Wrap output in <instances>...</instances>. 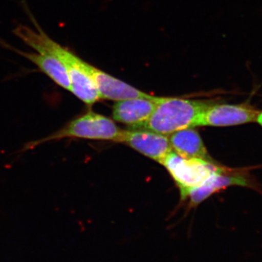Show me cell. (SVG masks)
<instances>
[{
    "mask_svg": "<svg viewBox=\"0 0 262 262\" xmlns=\"http://www.w3.org/2000/svg\"><path fill=\"white\" fill-rule=\"evenodd\" d=\"M211 103L159 97L154 111L141 128L170 135L183 129L199 126L202 115Z\"/></svg>",
    "mask_w": 262,
    "mask_h": 262,
    "instance_id": "1",
    "label": "cell"
},
{
    "mask_svg": "<svg viewBox=\"0 0 262 262\" xmlns=\"http://www.w3.org/2000/svg\"><path fill=\"white\" fill-rule=\"evenodd\" d=\"M122 132V130L111 119L90 111L75 117L60 130L47 137L29 143L26 145L25 150L33 149L49 141L65 139L107 140L119 142Z\"/></svg>",
    "mask_w": 262,
    "mask_h": 262,
    "instance_id": "2",
    "label": "cell"
},
{
    "mask_svg": "<svg viewBox=\"0 0 262 262\" xmlns=\"http://www.w3.org/2000/svg\"><path fill=\"white\" fill-rule=\"evenodd\" d=\"M180 189L182 199L187 198L192 189L200 187L207 179L223 168L214 162L184 158L171 151L161 162Z\"/></svg>",
    "mask_w": 262,
    "mask_h": 262,
    "instance_id": "3",
    "label": "cell"
},
{
    "mask_svg": "<svg viewBox=\"0 0 262 262\" xmlns=\"http://www.w3.org/2000/svg\"><path fill=\"white\" fill-rule=\"evenodd\" d=\"M54 56L65 66L68 72L70 80V91L72 94L90 106L101 99L91 75L90 63L61 45L54 51Z\"/></svg>",
    "mask_w": 262,
    "mask_h": 262,
    "instance_id": "4",
    "label": "cell"
},
{
    "mask_svg": "<svg viewBox=\"0 0 262 262\" xmlns=\"http://www.w3.org/2000/svg\"><path fill=\"white\" fill-rule=\"evenodd\" d=\"M231 186L256 188V183L248 169L223 167L220 171L212 174L200 187L189 192L187 198H189L190 206H198L212 194Z\"/></svg>",
    "mask_w": 262,
    "mask_h": 262,
    "instance_id": "5",
    "label": "cell"
},
{
    "mask_svg": "<svg viewBox=\"0 0 262 262\" xmlns=\"http://www.w3.org/2000/svg\"><path fill=\"white\" fill-rule=\"evenodd\" d=\"M259 112L248 103H211L202 115L199 126L226 127L256 121Z\"/></svg>",
    "mask_w": 262,
    "mask_h": 262,
    "instance_id": "6",
    "label": "cell"
},
{
    "mask_svg": "<svg viewBox=\"0 0 262 262\" xmlns=\"http://www.w3.org/2000/svg\"><path fill=\"white\" fill-rule=\"evenodd\" d=\"M119 143L127 144L159 163L173 151L168 136L147 129L122 130Z\"/></svg>",
    "mask_w": 262,
    "mask_h": 262,
    "instance_id": "7",
    "label": "cell"
},
{
    "mask_svg": "<svg viewBox=\"0 0 262 262\" xmlns=\"http://www.w3.org/2000/svg\"><path fill=\"white\" fill-rule=\"evenodd\" d=\"M159 97L136 98L117 101L113 106L114 120L141 128L154 111Z\"/></svg>",
    "mask_w": 262,
    "mask_h": 262,
    "instance_id": "8",
    "label": "cell"
},
{
    "mask_svg": "<svg viewBox=\"0 0 262 262\" xmlns=\"http://www.w3.org/2000/svg\"><path fill=\"white\" fill-rule=\"evenodd\" d=\"M91 72L101 99L119 101L130 98L152 97L92 65Z\"/></svg>",
    "mask_w": 262,
    "mask_h": 262,
    "instance_id": "9",
    "label": "cell"
},
{
    "mask_svg": "<svg viewBox=\"0 0 262 262\" xmlns=\"http://www.w3.org/2000/svg\"><path fill=\"white\" fill-rule=\"evenodd\" d=\"M169 141L173 151L181 156L212 161L199 133L194 127L170 134Z\"/></svg>",
    "mask_w": 262,
    "mask_h": 262,
    "instance_id": "10",
    "label": "cell"
},
{
    "mask_svg": "<svg viewBox=\"0 0 262 262\" xmlns=\"http://www.w3.org/2000/svg\"><path fill=\"white\" fill-rule=\"evenodd\" d=\"M19 54L37 66L41 72L62 89L70 91V80L65 66L51 55L42 53L17 51Z\"/></svg>",
    "mask_w": 262,
    "mask_h": 262,
    "instance_id": "11",
    "label": "cell"
},
{
    "mask_svg": "<svg viewBox=\"0 0 262 262\" xmlns=\"http://www.w3.org/2000/svg\"><path fill=\"white\" fill-rule=\"evenodd\" d=\"M256 122H257L259 124V125L262 127V112H259V113H258Z\"/></svg>",
    "mask_w": 262,
    "mask_h": 262,
    "instance_id": "12",
    "label": "cell"
}]
</instances>
